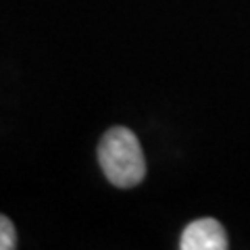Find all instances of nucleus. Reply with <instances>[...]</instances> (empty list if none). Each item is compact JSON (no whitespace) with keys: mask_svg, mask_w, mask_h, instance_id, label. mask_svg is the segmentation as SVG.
Masks as SVG:
<instances>
[{"mask_svg":"<svg viewBox=\"0 0 250 250\" xmlns=\"http://www.w3.org/2000/svg\"><path fill=\"white\" fill-rule=\"evenodd\" d=\"M182 250H225L228 236L223 225L215 219H198L192 221L182 233L179 240Z\"/></svg>","mask_w":250,"mask_h":250,"instance_id":"f03ea898","label":"nucleus"},{"mask_svg":"<svg viewBox=\"0 0 250 250\" xmlns=\"http://www.w3.org/2000/svg\"><path fill=\"white\" fill-rule=\"evenodd\" d=\"M13 248H17L15 225L9 217L0 215V250H13Z\"/></svg>","mask_w":250,"mask_h":250,"instance_id":"7ed1b4c3","label":"nucleus"},{"mask_svg":"<svg viewBox=\"0 0 250 250\" xmlns=\"http://www.w3.org/2000/svg\"><path fill=\"white\" fill-rule=\"evenodd\" d=\"M98 163L106 179L117 188H134L146 175V161L136 134L127 127H113L98 144Z\"/></svg>","mask_w":250,"mask_h":250,"instance_id":"f257e3e1","label":"nucleus"}]
</instances>
